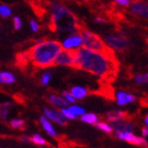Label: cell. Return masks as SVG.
I'll list each match as a JSON object with an SVG mask.
<instances>
[{
  "label": "cell",
  "mask_w": 148,
  "mask_h": 148,
  "mask_svg": "<svg viewBox=\"0 0 148 148\" xmlns=\"http://www.w3.org/2000/svg\"><path fill=\"white\" fill-rule=\"evenodd\" d=\"M117 65L114 53L96 52L84 47L74 51V68L87 71L104 79H112V76L116 75Z\"/></svg>",
  "instance_id": "cell-1"
},
{
  "label": "cell",
  "mask_w": 148,
  "mask_h": 148,
  "mask_svg": "<svg viewBox=\"0 0 148 148\" xmlns=\"http://www.w3.org/2000/svg\"><path fill=\"white\" fill-rule=\"evenodd\" d=\"M62 50V45L57 40H45L34 45L25 53L29 62L35 68L45 69L54 65L56 57Z\"/></svg>",
  "instance_id": "cell-2"
},
{
  "label": "cell",
  "mask_w": 148,
  "mask_h": 148,
  "mask_svg": "<svg viewBox=\"0 0 148 148\" xmlns=\"http://www.w3.org/2000/svg\"><path fill=\"white\" fill-rule=\"evenodd\" d=\"M48 8L51 12V29L54 32H74L79 28L78 19L73 13L58 1H48Z\"/></svg>",
  "instance_id": "cell-3"
},
{
  "label": "cell",
  "mask_w": 148,
  "mask_h": 148,
  "mask_svg": "<svg viewBox=\"0 0 148 148\" xmlns=\"http://www.w3.org/2000/svg\"><path fill=\"white\" fill-rule=\"evenodd\" d=\"M77 31H78V34L82 37L84 48H86L88 50H92V51H96V52L107 53V54L114 53L112 50L109 49L108 47L106 46V43L104 42L102 37H99V35L93 33L92 31L84 28L82 25H79Z\"/></svg>",
  "instance_id": "cell-4"
},
{
  "label": "cell",
  "mask_w": 148,
  "mask_h": 148,
  "mask_svg": "<svg viewBox=\"0 0 148 148\" xmlns=\"http://www.w3.org/2000/svg\"><path fill=\"white\" fill-rule=\"evenodd\" d=\"M103 40L106 43V46L112 51L124 52L131 47V41L129 39H127V37H123L121 35L107 34L104 36Z\"/></svg>",
  "instance_id": "cell-5"
},
{
  "label": "cell",
  "mask_w": 148,
  "mask_h": 148,
  "mask_svg": "<svg viewBox=\"0 0 148 148\" xmlns=\"http://www.w3.org/2000/svg\"><path fill=\"white\" fill-rule=\"evenodd\" d=\"M129 11L132 15L142 19H147L148 17V6L143 0H132L129 4Z\"/></svg>",
  "instance_id": "cell-6"
},
{
  "label": "cell",
  "mask_w": 148,
  "mask_h": 148,
  "mask_svg": "<svg viewBox=\"0 0 148 148\" xmlns=\"http://www.w3.org/2000/svg\"><path fill=\"white\" fill-rule=\"evenodd\" d=\"M115 136L117 139L125 141L127 143H130V144H133V145L147 147V141L142 136H136L133 132H115Z\"/></svg>",
  "instance_id": "cell-7"
},
{
  "label": "cell",
  "mask_w": 148,
  "mask_h": 148,
  "mask_svg": "<svg viewBox=\"0 0 148 148\" xmlns=\"http://www.w3.org/2000/svg\"><path fill=\"white\" fill-rule=\"evenodd\" d=\"M75 51V50H74ZM74 51L68 50H62L56 57L54 65L56 66H65V67H71L74 68Z\"/></svg>",
  "instance_id": "cell-8"
},
{
  "label": "cell",
  "mask_w": 148,
  "mask_h": 148,
  "mask_svg": "<svg viewBox=\"0 0 148 148\" xmlns=\"http://www.w3.org/2000/svg\"><path fill=\"white\" fill-rule=\"evenodd\" d=\"M60 45H62V50L74 51L83 46V41H82V37L78 33H73L72 35L65 38Z\"/></svg>",
  "instance_id": "cell-9"
},
{
  "label": "cell",
  "mask_w": 148,
  "mask_h": 148,
  "mask_svg": "<svg viewBox=\"0 0 148 148\" xmlns=\"http://www.w3.org/2000/svg\"><path fill=\"white\" fill-rule=\"evenodd\" d=\"M110 126L115 132H133L134 131V126L129 121L125 119L111 122Z\"/></svg>",
  "instance_id": "cell-10"
},
{
  "label": "cell",
  "mask_w": 148,
  "mask_h": 148,
  "mask_svg": "<svg viewBox=\"0 0 148 148\" xmlns=\"http://www.w3.org/2000/svg\"><path fill=\"white\" fill-rule=\"evenodd\" d=\"M43 112H45V116L48 120L53 121V122H55V123H57L58 125H62V126H66L67 125V120L60 114L59 111L50 108H45L43 109Z\"/></svg>",
  "instance_id": "cell-11"
},
{
  "label": "cell",
  "mask_w": 148,
  "mask_h": 148,
  "mask_svg": "<svg viewBox=\"0 0 148 148\" xmlns=\"http://www.w3.org/2000/svg\"><path fill=\"white\" fill-rule=\"evenodd\" d=\"M115 99H116V104L119 106H126L136 101V97L133 94L126 92L124 90L117 91L115 94Z\"/></svg>",
  "instance_id": "cell-12"
},
{
  "label": "cell",
  "mask_w": 148,
  "mask_h": 148,
  "mask_svg": "<svg viewBox=\"0 0 148 148\" xmlns=\"http://www.w3.org/2000/svg\"><path fill=\"white\" fill-rule=\"evenodd\" d=\"M48 101H49L53 106L55 107H60V108H64V107H68L70 104H69L67 101H66L62 95H58V94H55V93H52L48 96Z\"/></svg>",
  "instance_id": "cell-13"
},
{
  "label": "cell",
  "mask_w": 148,
  "mask_h": 148,
  "mask_svg": "<svg viewBox=\"0 0 148 148\" xmlns=\"http://www.w3.org/2000/svg\"><path fill=\"white\" fill-rule=\"evenodd\" d=\"M39 122H40V124H41V126H42L43 130H45L49 136H53V138H56V136H57L56 130L54 129V127H53V125L51 124V122H50L45 115H41V116L39 117Z\"/></svg>",
  "instance_id": "cell-14"
},
{
  "label": "cell",
  "mask_w": 148,
  "mask_h": 148,
  "mask_svg": "<svg viewBox=\"0 0 148 148\" xmlns=\"http://www.w3.org/2000/svg\"><path fill=\"white\" fill-rule=\"evenodd\" d=\"M127 117H128V114L127 112L123 110H111L109 111L108 113L106 114V119L108 122H114V121H119V120H127Z\"/></svg>",
  "instance_id": "cell-15"
},
{
  "label": "cell",
  "mask_w": 148,
  "mask_h": 148,
  "mask_svg": "<svg viewBox=\"0 0 148 148\" xmlns=\"http://www.w3.org/2000/svg\"><path fill=\"white\" fill-rule=\"evenodd\" d=\"M69 92L71 93V95L73 96L75 99H83L88 95V90L82 86L72 87L71 90H70Z\"/></svg>",
  "instance_id": "cell-16"
},
{
  "label": "cell",
  "mask_w": 148,
  "mask_h": 148,
  "mask_svg": "<svg viewBox=\"0 0 148 148\" xmlns=\"http://www.w3.org/2000/svg\"><path fill=\"white\" fill-rule=\"evenodd\" d=\"M15 75L9 71H0V84L2 85H11L15 83Z\"/></svg>",
  "instance_id": "cell-17"
},
{
  "label": "cell",
  "mask_w": 148,
  "mask_h": 148,
  "mask_svg": "<svg viewBox=\"0 0 148 148\" xmlns=\"http://www.w3.org/2000/svg\"><path fill=\"white\" fill-rule=\"evenodd\" d=\"M80 120L84 123L90 124V125H95L97 122H99V116L96 115L95 113H92V112H89V113H85L80 116Z\"/></svg>",
  "instance_id": "cell-18"
},
{
  "label": "cell",
  "mask_w": 148,
  "mask_h": 148,
  "mask_svg": "<svg viewBox=\"0 0 148 148\" xmlns=\"http://www.w3.org/2000/svg\"><path fill=\"white\" fill-rule=\"evenodd\" d=\"M11 109H12V103L11 102H5L0 104V119L6 120L9 116Z\"/></svg>",
  "instance_id": "cell-19"
},
{
  "label": "cell",
  "mask_w": 148,
  "mask_h": 148,
  "mask_svg": "<svg viewBox=\"0 0 148 148\" xmlns=\"http://www.w3.org/2000/svg\"><path fill=\"white\" fill-rule=\"evenodd\" d=\"M30 141L33 142L34 144H36V145H39V146H45L48 144L47 140L45 139L43 136H40L39 133H34V134L30 138Z\"/></svg>",
  "instance_id": "cell-20"
},
{
  "label": "cell",
  "mask_w": 148,
  "mask_h": 148,
  "mask_svg": "<svg viewBox=\"0 0 148 148\" xmlns=\"http://www.w3.org/2000/svg\"><path fill=\"white\" fill-rule=\"evenodd\" d=\"M95 125L99 130H102V131L108 133V134H111V133L113 132V130H112V128H111L110 124L106 123V122H97Z\"/></svg>",
  "instance_id": "cell-21"
},
{
  "label": "cell",
  "mask_w": 148,
  "mask_h": 148,
  "mask_svg": "<svg viewBox=\"0 0 148 148\" xmlns=\"http://www.w3.org/2000/svg\"><path fill=\"white\" fill-rule=\"evenodd\" d=\"M69 110L71 111L72 113L75 115V116H82L83 114L86 113V111H85V109L82 107V106H77V105H72L69 107Z\"/></svg>",
  "instance_id": "cell-22"
},
{
  "label": "cell",
  "mask_w": 148,
  "mask_h": 148,
  "mask_svg": "<svg viewBox=\"0 0 148 148\" xmlns=\"http://www.w3.org/2000/svg\"><path fill=\"white\" fill-rule=\"evenodd\" d=\"M10 126L12 128H15V129H23L25 126V121L21 120V119H14L10 122Z\"/></svg>",
  "instance_id": "cell-23"
},
{
  "label": "cell",
  "mask_w": 148,
  "mask_h": 148,
  "mask_svg": "<svg viewBox=\"0 0 148 148\" xmlns=\"http://www.w3.org/2000/svg\"><path fill=\"white\" fill-rule=\"evenodd\" d=\"M12 15V9H10L6 4H0V16L3 18H9Z\"/></svg>",
  "instance_id": "cell-24"
},
{
  "label": "cell",
  "mask_w": 148,
  "mask_h": 148,
  "mask_svg": "<svg viewBox=\"0 0 148 148\" xmlns=\"http://www.w3.org/2000/svg\"><path fill=\"white\" fill-rule=\"evenodd\" d=\"M59 112H60V114H62V116L65 117L66 120H71V121H73V120H75V119H76V116H75V115H74V114L72 113L71 111L69 110V109L67 108V107H64V108H62Z\"/></svg>",
  "instance_id": "cell-25"
},
{
  "label": "cell",
  "mask_w": 148,
  "mask_h": 148,
  "mask_svg": "<svg viewBox=\"0 0 148 148\" xmlns=\"http://www.w3.org/2000/svg\"><path fill=\"white\" fill-rule=\"evenodd\" d=\"M148 82V74L147 73H141L136 75V83L138 85H146Z\"/></svg>",
  "instance_id": "cell-26"
},
{
  "label": "cell",
  "mask_w": 148,
  "mask_h": 148,
  "mask_svg": "<svg viewBox=\"0 0 148 148\" xmlns=\"http://www.w3.org/2000/svg\"><path fill=\"white\" fill-rule=\"evenodd\" d=\"M51 78H52V73L49 71H46L43 72L42 74H41V85L42 86H47L48 84L50 83V80H51Z\"/></svg>",
  "instance_id": "cell-27"
},
{
  "label": "cell",
  "mask_w": 148,
  "mask_h": 148,
  "mask_svg": "<svg viewBox=\"0 0 148 148\" xmlns=\"http://www.w3.org/2000/svg\"><path fill=\"white\" fill-rule=\"evenodd\" d=\"M62 96L66 99V101H67V102L69 103V104H72V105H73L74 103L76 102V99H74L73 96L71 95V93L69 92V91H65V92L62 93Z\"/></svg>",
  "instance_id": "cell-28"
},
{
  "label": "cell",
  "mask_w": 148,
  "mask_h": 148,
  "mask_svg": "<svg viewBox=\"0 0 148 148\" xmlns=\"http://www.w3.org/2000/svg\"><path fill=\"white\" fill-rule=\"evenodd\" d=\"M13 23H14V29H15L16 31H18L20 30L22 27V22H21V19L19 18L18 16H16L13 18Z\"/></svg>",
  "instance_id": "cell-29"
},
{
  "label": "cell",
  "mask_w": 148,
  "mask_h": 148,
  "mask_svg": "<svg viewBox=\"0 0 148 148\" xmlns=\"http://www.w3.org/2000/svg\"><path fill=\"white\" fill-rule=\"evenodd\" d=\"M30 27H31V30L34 32V33H37L40 29L39 23H38L35 19H31V20H30Z\"/></svg>",
  "instance_id": "cell-30"
},
{
  "label": "cell",
  "mask_w": 148,
  "mask_h": 148,
  "mask_svg": "<svg viewBox=\"0 0 148 148\" xmlns=\"http://www.w3.org/2000/svg\"><path fill=\"white\" fill-rule=\"evenodd\" d=\"M115 2L119 4V5H121V6H123V8H127V6H129V4H130V0H114Z\"/></svg>",
  "instance_id": "cell-31"
},
{
  "label": "cell",
  "mask_w": 148,
  "mask_h": 148,
  "mask_svg": "<svg viewBox=\"0 0 148 148\" xmlns=\"http://www.w3.org/2000/svg\"><path fill=\"white\" fill-rule=\"evenodd\" d=\"M147 136H148V128L147 126H145L142 128V138H145Z\"/></svg>",
  "instance_id": "cell-32"
},
{
  "label": "cell",
  "mask_w": 148,
  "mask_h": 148,
  "mask_svg": "<svg viewBox=\"0 0 148 148\" xmlns=\"http://www.w3.org/2000/svg\"><path fill=\"white\" fill-rule=\"evenodd\" d=\"M94 21L97 22V23H99V25H103V23H105L106 22V20L104 18H101V17H95Z\"/></svg>",
  "instance_id": "cell-33"
},
{
  "label": "cell",
  "mask_w": 148,
  "mask_h": 148,
  "mask_svg": "<svg viewBox=\"0 0 148 148\" xmlns=\"http://www.w3.org/2000/svg\"><path fill=\"white\" fill-rule=\"evenodd\" d=\"M20 140H21L22 142H29V141H30V138L27 136H20Z\"/></svg>",
  "instance_id": "cell-34"
},
{
  "label": "cell",
  "mask_w": 148,
  "mask_h": 148,
  "mask_svg": "<svg viewBox=\"0 0 148 148\" xmlns=\"http://www.w3.org/2000/svg\"><path fill=\"white\" fill-rule=\"evenodd\" d=\"M144 124H145L146 126H147V124H148V116H147V115L144 117Z\"/></svg>",
  "instance_id": "cell-35"
},
{
  "label": "cell",
  "mask_w": 148,
  "mask_h": 148,
  "mask_svg": "<svg viewBox=\"0 0 148 148\" xmlns=\"http://www.w3.org/2000/svg\"><path fill=\"white\" fill-rule=\"evenodd\" d=\"M25 1L29 3H31V4H33V2H34V0H25Z\"/></svg>",
  "instance_id": "cell-36"
},
{
  "label": "cell",
  "mask_w": 148,
  "mask_h": 148,
  "mask_svg": "<svg viewBox=\"0 0 148 148\" xmlns=\"http://www.w3.org/2000/svg\"><path fill=\"white\" fill-rule=\"evenodd\" d=\"M79 1V0H78ZM82 1H85V2H91V1H94V0H82Z\"/></svg>",
  "instance_id": "cell-37"
},
{
  "label": "cell",
  "mask_w": 148,
  "mask_h": 148,
  "mask_svg": "<svg viewBox=\"0 0 148 148\" xmlns=\"http://www.w3.org/2000/svg\"><path fill=\"white\" fill-rule=\"evenodd\" d=\"M69 1H74V2H77L78 0H69Z\"/></svg>",
  "instance_id": "cell-38"
},
{
  "label": "cell",
  "mask_w": 148,
  "mask_h": 148,
  "mask_svg": "<svg viewBox=\"0 0 148 148\" xmlns=\"http://www.w3.org/2000/svg\"><path fill=\"white\" fill-rule=\"evenodd\" d=\"M40 148H42V147H40Z\"/></svg>",
  "instance_id": "cell-39"
}]
</instances>
